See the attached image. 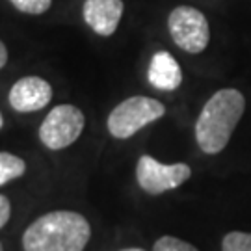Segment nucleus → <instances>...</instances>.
I'll list each match as a JSON object with an SVG mask.
<instances>
[{"instance_id":"5","label":"nucleus","mask_w":251,"mask_h":251,"mask_svg":"<svg viewBox=\"0 0 251 251\" xmlns=\"http://www.w3.org/2000/svg\"><path fill=\"white\" fill-rule=\"evenodd\" d=\"M168 28L173 43L184 52L199 54L203 52L210 41L208 21L192 6H177L168 17Z\"/></svg>"},{"instance_id":"18","label":"nucleus","mask_w":251,"mask_h":251,"mask_svg":"<svg viewBox=\"0 0 251 251\" xmlns=\"http://www.w3.org/2000/svg\"><path fill=\"white\" fill-rule=\"evenodd\" d=\"M0 251H4V248H2V242H0Z\"/></svg>"},{"instance_id":"11","label":"nucleus","mask_w":251,"mask_h":251,"mask_svg":"<svg viewBox=\"0 0 251 251\" xmlns=\"http://www.w3.org/2000/svg\"><path fill=\"white\" fill-rule=\"evenodd\" d=\"M222 251H251V233L233 231L225 234L222 242Z\"/></svg>"},{"instance_id":"13","label":"nucleus","mask_w":251,"mask_h":251,"mask_svg":"<svg viewBox=\"0 0 251 251\" xmlns=\"http://www.w3.org/2000/svg\"><path fill=\"white\" fill-rule=\"evenodd\" d=\"M13 4V8H17L19 11L23 13H28V15H41L49 11L52 0H9Z\"/></svg>"},{"instance_id":"3","label":"nucleus","mask_w":251,"mask_h":251,"mask_svg":"<svg viewBox=\"0 0 251 251\" xmlns=\"http://www.w3.org/2000/svg\"><path fill=\"white\" fill-rule=\"evenodd\" d=\"M166 114L160 100L134 95L119 102L108 116V132L117 140H126Z\"/></svg>"},{"instance_id":"12","label":"nucleus","mask_w":251,"mask_h":251,"mask_svg":"<svg viewBox=\"0 0 251 251\" xmlns=\"http://www.w3.org/2000/svg\"><path fill=\"white\" fill-rule=\"evenodd\" d=\"M152 251H199V250L196 246L184 242L180 238H175V236H162V238H158L154 242Z\"/></svg>"},{"instance_id":"14","label":"nucleus","mask_w":251,"mask_h":251,"mask_svg":"<svg viewBox=\"0 0 251 251\" xmlns=\"http://www.w3.org/2000/svg\"><path fill=\"white\" fill-rule=\"evenodd\" d=\"M9 216H11V205L6 196H0V229L8 224Z\"/></svg>"},{"instance_id":"17","label":"nucleus","mask_w":251,"mask_h":251,"mask_svg":"<svg viewBox=\"0 0 251 251\" xmlns=\"http://www.w3.org/2000/svg\"><path fill=\"white\" fill-rule=\"evenodd\" d=\"M2 125H4V119H2V114H0V128H2Z\"/></svg>"},{"instance_id":"6","label":"nucleus","mask_w":251,"mask_h":251,"mask_svg":"<svg viewBox=\"0 0 251 251\" xmlns=\"http://www.w3.org/2000/svg\"><path fill=\"white\" fill-rule=\"evenodd\" d=\"M192 175L188 164H162L149 154L140 156L136 166V180L140 188L151 194L160 196L164 192L179 188Z\"/></svg>"},{"instance_id":"16","label":"nucleus","mask_w":251,"mask_h":251,"mask_svg":"<svg viewBox=\"0 0 251 251\" xmlns=\"http://www.w3.org/2000/svg\"><path fill=\"white\" fill-rule=\"evenodd\" d=\"M121 251H145V250H140V248H128V250H121Z\"/></svg>"},{"instance_id":"7","label":"nucleus","mask_w":251,"mask_h":251,"mask_svg":"<svg viewBox=\"0 0 251 251\" xmlns=\"http://www.w3.org/2000/svg\"><path fill=\"white\" fill-rule=\"evenodd\" d=\"M52 99V88L45 78L25 76L9 90V104L15 112L28 114L45 108Z\"/></svg>"},{"instance_id":"15","label":"nucleus","mask_w":251,"mask_h":251,"mask_svg":"<svg viewBox=\"0 0 251 251\" xmlns=\"http://www.w3.org/2000/svg\"><path fill=\"white\" fill-rule=\"evenodd\" d=\"M6 62H8V49H6V45L0 41V69L6 65Z\"/></svg>"},{"instance_id":"1","label":"nucleus","mask_w":251,"mask_h":251,"mask_svg":"<svg viewBox=\"0 0 251 251\" xmlns=\"http://www.w3.org/2000/svg\"><path fill=\"white\" fill-rule=\"evenodd\" d=\"M91 227L80 212L54 210L37 218L23 234L25 251H84Z\"/></svg>"},{"instance_id":"2","label":"nucleus","mask_w":251,"mask_h":251,"mask_svg":"<svg viewBox=\"0 0 251 251\" xmlns=\"http://www.w3.org/2000/svg\"><path fill=\"white\" fill-rule=\"evenodd\" d=\"M246 110V99L238 90L216 91L205 102L196 121V140L206 154H218L227 147Z\"/></svg>"},{"instance_id":"10","label":"nucleus","mask_w":251,"mask_h":251,"mask_svg":"<svg viewBox=\"0 0 251 251\" xmlns=\"http://www.w3.org/2000/svg\"><path fill=\"white\" fill-rule=\"evenodd\" d=\"M25 171H26V162L21 156L11 152H0V186L23 177Z\"/></svg>"},{"instance_id":"4","label":"nucleus","mask_w":251,"mask_h":251,"mask_svg":"<svg viewBox=\"0 0 251 251\" xmlns=\"http://www.w3.org/2000/svg\"><path fill=\"white\" fill-rule=\"evenodd\" d=\"M86 117L80 108L73 104H60L52 108L39 126V140L45 147L60 151L73 145L82 134Z\"/></svg>"},{"instance_id":"9","label":"nucleus","mask_w":251,"mask_h":251,"mask_svg":"<svg viewBox=\"0 0 251 251\" xmlns=\"http://www.w3.org/2000/svg\"><path fill=\"white\" fill-rule=\"evenodd\" d=\"M147 80L156 90L175 91L182 82V71H180L179 62L166 50L154 52L149 62V69H147Z\"/></svg>"},{"instance_id":"8","label":"nucleus","mask_w":251,"mask_h":251,"mask_svg":"<svg viewBox=\"0 0 251 251\" xmlns=\"http://www.w3.org/2000/svg\"><path fill=\"white\" fill-rule=\"evenodd\" d=\"M123 0H86L82 15L86 25L102 37L112 36L123 17Z\"/></svg>"}]
</instances>
